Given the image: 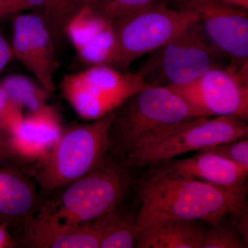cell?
<instances>
[{
    "label": "cell",
    "mask_w": 248,
    "mask_h": 248,
    "mask_svg": "<svg viewBox=\"0 0 248 248\" xmlns=\"http://www.w3.org/2000/svg\"><path fill=\"white\" fill-rule=\"evenodd\" d=\"M246 195L196 179L164 176L147 180L142 186L141 207L135 218L140 229L167 219L203 220L216 226L228 214L247 211Z\"/></svg>",
    "instance_id": "6da1fadb"
},
{
    "label": "cell",
    "mask_w": 248,
    "mask_h": 248,
    "mask_svg": "<svg viewBox=\"0 0 248 248\" xmlns=\"http://www.w3.org/2000/svg\"><path fill=\"white\" fill-rule=\"evenodd\" d=\"M110 146L126 159L176 129L200 117L168 86L148 85L113 111Z\"/></svg>",
    "instance_id": "7a4b0ae2"
},
{
    "label": "cell",
    "mask_w": 248,
    "mask_h": 248,
    "mask_svg": "<svg viewBox=\"0 0 248 248\" xmlns=\"http://www.w3.org/2000/svg\"><path fill=\"white\" fill-rule=\"evenodd\" d=\"M113 111L90 123L62 130L51 151L37 161L35 177L42 190L53 192L86 175L110 148Z\"/></svg>",
    "instance_id": "3957f363"
},
{
    "label": "cell",
    "mask_w": 248,
    "mask_h": 248,
    "mask_svg": "<svg viewBox=\"0 0 248 248\" xmlns=\"http://www.w3.org/2000/svg\"><path fill=\"white\" fill-rule=\"evenodd\" d=\"M199 22V15L192 10L170 9L156 1L112 22L117 48L112 66L127 71L135 60L161 48Z\"/></svg>",
    "instance_id": "277c9868"
},
{
    "label": "cell",
    "mask_w": 248,
    "mask_h": 248,
    "mask_svg": "<svg viewBox=\"0 0 248 248\" xmlns=\"http://www.w3.org/2000/svg\"><path fill=\"white\" fill-rule=\"evenodd\" d=\"M153 55L140 71L146 84L184 86L197 81L210 70L219 66L222 53L204 35L200 22L192 24Z\"/></svg>",
    "instance_id": "5b68a950"
},
{
    "label": "cell",
    "mask_w": 248,
    "mask_h": 248,
    "mask_svg": "<svg viewBox=\"0 0 248 248\" xmlns=\"http://www.w3.org/2000/svg\"><path fill=\"white\" fill-rule=\"evenodd\" d=\"M148 86L141 71L125 73L107 65L67 75L62 95L83 120H97L116 110L130 96Z\"/></svg>",
    "instance_id": "8992f818"
},
{
    "label": "cell",
    "mask_w": 248,
    "mask_h": 248,
    "mask_svg": "<svg viewBox=\"0 0 248 248\" xmlns=\"http://www.w3.org/2000/svg\"><path fill=\"white\" fill-rule=\"evenodd\" d=\"M127 187L124 171L102 161L86 175L64 186L58 200L46 205L62 221L85 224L117 208Z\"/></svg>",
    "instance_id": "52a82bcc"
},
{
    "label": "cell",
    "mask_w": 248,
    "mask_h": 248,
    "mask_svg": "<svg viewBox=\"0 0 248 248\" xmlns=\"http://www.w3.org/2000/svg\"><path fill=\"white\" fill-rule=\"evenodd\" d=\"M248 135L247 122L237 117H198L129 155L125 161L133 167L154 166L189 152L202 151L220 143L248 138Z\"/></svg>",
    "instance_id": "ba28073f"
},
{
    "label": "cell",
    "mask_w": 248,
    "mask_h": 248,
    "mask_svg": "<svg viewBox=\"0 0 248 248\" xmlns=\"http://www.w3.org/2000/svg\"><path fill=\"white\" fill-rule=\"evenodd\" d=\"M248 68L218 66L191 84L167 86L180 94L200 117L232 116L248 119Z\"/></svg>",
    "instance_id": "9c48e42d"
},
{
    "label": "cell",
    "mask_w": 248,
    "mask_h": 248,
    "mask_svg": "<svg viewBox=\"0 0 248 248\" xmlns=\"http://www.w3.org/2000/svg\"><path fill=\"white\" fill-rule=\"evenodd\" d=\"M179 9L192 10L213 45L232 60V68H248V9L221 0H174Z\"/></svg>",
    "instance_id": "30bf717a"
},
{
    "label": "cell",
    "mask_w": 248,
    "mask_h": 248,
    "mask_svg": "<svg viewBox=\"0 0 248 248\" xmlns=\"http://www.w3.org/2000/svg\"><path fill=\"white\" fill-rule=\"evenodd\" d=\"M13 52L39 84L50 94L55 91L54 75L59 67L55 45L42 16L18 15L14 21Z\"/></svg>",
    "instance_id": "8fae6325"
},
{
    "label": "cell",
    "mask_w": 248,
    "mask_h": 248,
    "mask_svg": "<svg viewBox=\"0 0 248 248\" xmlns=\"http://www.w3.org/2000/svg\"><path fill=\"white\" fill-rule=\"evenodd\" d=\"M156 169L148 180L164 176H179L209 183L228 190L248 192V168L242 167L209 151L187 159H172L154 165Z\"/></svg>",
    "instance_id": "7c38bea8"
},
{
    "label": "cell",
    "mask_w": 248,
    "mask_h": 248,
    "mask_svg": "<svg viewBox=\"0 0 248 248\" xmlns=\"http://www.w3.org/2000/svg\"><path fill=\"white\" fill-rule=\"evenodd\" d=\"M22 242L32 248H99L100 236L91 223L62 221L45 204L37 215L25 217Z\"/></svg>",
    "instance_id": "4fadbf2b"
},
{
    "label": "cell",
    "mask_w": 248,
    "mask_h": 248,
    "mask_svg": "<svg viewBox=\"0 0 248 248\" xmlns=\"http://www.w3.org/2000/svg\"><path fill=\"white\" fill-rule=\"evenodd\" d=\"M60 117L55 107L48 104L29 112L9 134L11 152L29 160L45 157L61 135Z\"/></svg>",
    "instance_id": "5bb4252c"
},
{
    "label": "cell",
    "mask_w": 248,
    "mask_h": 248,
    "mask_svg": "<svg viewBox=\"0 0 248 248\" xmlns=\"http://www.w3.org/2000/svg\"><path fill=\"white\" fill-rule=\"evenodd\" d=\"M204 232L195 221L155 222L140 228L135 248H202Z\"/></svg>",
    "instance_id": "9a60e30c"
},
{
    "label": "cell",
    "mask_w": 248,
    "mask_h": 248,
    "mask_svg": "<svg viewBox=\"0 0 248 248\" xmlns=\"http://www.w3.org/2000/svg\"><path fill=\"white\" fill-rule=\"evenodd\" d=\"M37 197L32 186L17 174L0 170V217L25 218L35 208Z\"/></svg>",
    "instance_id": "2e32d148"
},
{
    "label": "cell",
    "mask_w": 248,
    "mask_h": 248,
    "mask_svg": "<svg viewBox=\"0 0 248 248\" xmlns=\"http://www.w3.org/2000/svg\"><path fill=\"white\" fill-rule=\"evenodd\" d=\"M100 236V248H135L140 228L136 218L117 210H111L92 222Z\"/></svg>",
    "instance_id": "e0dca14e"
},
{
    "label": "cell",
    "mask_w": 248,
    "mask_h": 248,
    "mask_svg": "<svg viewBox=\"0 0 248 248\" xmlns=\"http://www.w3.org/2000/svg\"><path fill=\"white\" fill-rule=\"evenodd\" d=\"M10 100L21 110L28 113L40 110L47 105L51 95L40 84L22 75H10L0 82Z\"/></svg>",
    "instance_id": "ac0fdd59"
},
{
    "label": "cell",
    "mask_w": 248,
    "mask_h": 248,
    "mask_svg": "<svg viewBox=\"0 0 248 248\" xmlns=\"http://www.w3.org/2000/svg\"><path fill=\"white\" fill-rule=\"evenodd\" d=\"M117 37L112 22L92 41L77 52L80 60L90 66H112L117 53Z\"/></svg>",
    "instance_id": "d6986e66"
},
{
    "label": "cell",
    "mask_w": 248,
    "mask_h": 248,
    "mask_svg": "<svg viewBox=\"0 0 248 248\" xmlns=\"http://www.w3.org/2000/svg\"><path fill=\"white\" fill-rule=\"evenodd\" d=\"M79 0H48L42 17L50 31L55 46L65 35L67 22L76 13Z\"/></svg>",
    "instance_id": "ffe728a7"
},
{
    "label": "cell",
    "mask_w": 248,
    "mask_h": 248,
    "mask_svg": "<svg viewBox=\"0 0 248 248\" xmlns=\"http://www.w3.org/2000/svg\"><path fill=\"white\" fill-rule=\"evenodd\" d=\"M157 0H99L88 6L93 13L111 22L146 9Z\"/></svg>",
    "instance_id": "44dd1931"
},
{
    "label": "cell",
    "mask_w": 248,
    "mask_h": 248,
    "mask_svg": "<svg viewBox=\"0 0 248 248\" xmlns=\"http://www.w3.org/2000/svg\"><path fill=\"white\" fill-rule=\"evenodd\" d=\"M213 226L210 231L204 232L202 248H248L237 231L220 224Z\"/></svg>",
    "instance_id": "7402d4cb"
},
{
    "label": "cell",
    "mask_w": 248,
    "mask_h": 248,
    "mask_svg": "<svg viewBox=\"0 0 248 248\" xmlns=\"http://www.w3.org/2000/svg\"><path fill=\"white\" fill-rule=\"evenodd\" d=\"M202 151L211 152L240 166L248 168V138L220 143Z\"/></svg>",
    "instance_id": "603a6c76"
},
{
    "label": "cell",
    "mask_w": 248,
    "mask_h": 248,
    "mask_svg": "<svg viewBox=\"0 0 248 248\" xmlns=\"http://www.w3.org/2000/svg\"><path fill=\"white\" fill-rule=\"evenodd\" d=\"M23 117V111L10 100L0 86V128L9 134L22 121Z\"/></svg>",
    "instance_id": "cb8c5ba5"
},
{
    "label": "cell",
    "mask_w": 248,
    "mask_h": 248,
    "mask_svg": "<svg viewBox=\"0 0 248 248\" xmlns=\"http://www.w3.org/2000/svg\"><path fill=\"white\" fill-rule=\"evenodd\" d=\"M48 0H8L4 11L3 17L16 14L23 10L34 7H44Z\"/></svg>",
    "instance_id": "d4e9b609"
},
{
    "label": "cell",
    "mask_w": 248,
    "mask_h": 248,
    "mask_svg": "<svg viewBox=\"0 0 248 248\" xmlns=\"http://www.w3.org/2000/svg\"><path fill=\"white\" fill-rule=\"evenodd\" d=\"M15 58L12 46L5 40L4 36L0 33V73Z\"/></svg>",
    "instance_id": "484cf974"
},
{
    "label": "cell",
    "mask_w": 248,
    "mask_h": 248,
    "mask_svg": "<svg viewBox=\"0 0 248 248\" xmlns=\"http://www.w3.org/2000/svg\"><path fill=\"white\" fill-rule=\"evenodd\" d=\"M17 244L8 231L6 223H0V248H14Z\"/></svg>",
    "instance_id": "4316f807"
},
{
    "label": "cell",
    "mask_w": 248,
    "mask_h": 248,
    "mask_svg": "<svg viewBox=\"0 0 248 248\" xmlns=\"http://www.w3.org/2000/svg\"><path fill=\"white\" fill-rule=\"evenodd\" d=\"M237 217V231L238 232L244 240L245 244L248 246V210L239 215H234Z\"/></svg>",
    "instance_id": "83f0119b"
},
{
    "label": "cell",
    "mask_w": 248,
    "mask_h": 248,
    "mask_svg": "<svg viewBox=\"0 0 248 248\" xmlns=\"http://www.w3.org/2000/svg\"><path fill=\"white\" fill-rule=\"evenodd\" d=\"M9 152H11L9 135L0 128V158L4 156Z\"/></svg>",
    "instance_id": "f1b7e54d"
},
{
    "label": "cell",
    "mask_w": 248,
    "mask_h": 248,
    "mask_svg": "<svg viewBox=\"0 0 248 248\" xmlns=\"http://www.w3.org/2000/svg\"><path fill=\"white\" fill-rule=\"evenodd\" d=\"M221 1L238 6V7L248 9V0H221Z\"/></svg>",
    "instance_id": "f546056e"
},
{
    "label": "cell",
    "mask_w": 248,
    "mask_h": 248,
    "mask_svg": "<svg viewBox=\"0 0 248 248\" xmlns=\"http://www.w3.org/2000/svg\"><path fill=\"white\" fill-rule=\"evenodd\" d=\"M99 0H79L78 7H77L76 13L79 11L80 9L91 6V5L94 4V3L97 2Z\"/></svg>",
    "instance_id": "4dcf8cb0"
},
{
    "label": "cell",
    "mask_w": 248,
    "mask_h": 248,
    "mask_svg": "<svg viewBox=\"0 0 248 248\" xmlns=\"http://www.w3.org/2000/svg\"><path fill=\"white\" fill-rule=\"evenodd\" d=\"M7 1L8 0H0V18L3 17V11Z\"/></svg>",
    "instance_id": "1f68e13d"
}]
</instances>
